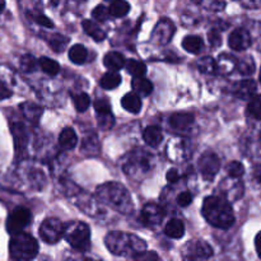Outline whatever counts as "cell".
<instances>
[{"instance_id":"1","label":"cell","mask_w":261,"mask_h":261,"mask_svg":"<svg viewBox=\"0 0 261 261\" xmlns=\"http://www.w3.org/2000/svg\"><path fill=\"white\" fill-rule=\"evenodd\" d=\"M203 216L211 226L217 228H229L234 223L233 209L228 201L219 196H209L204 200Z\"/></svg>"},{"instance_id":"2","label":"cell","mask_w":261,"mask_h":261,"mask_svg":"<svg viewBox=\"0 0 261 261\" xmlns=\"http://www.w3.org/2000/svg\"><path fill=\"white\" fill-rule=\"evenodd\" d=\"M105 242H106L107 249L117 256H130V255L137 256L147 249L144 240L133 233H125V232H110L107 233Z\"/></svg>"},{"instance_id":"3","label":"cell","mask_w":261,"mask_h":261,"mask_svg":"<svg viewBox=\"0 0 261 261\" xmlns=\"http://www.w3.org/2000/svg\"><path fill=\"white\" fill-rule=\"evenodd\" d=\"M96 194L102 203H105L119 213L129 214L133 212L134 205H133V199L130 196V193L120 184H103L97 189Z\"/></svg>"},{"instance_id":"4","label":"cell","mask_w":261,"mask_h":261,"mask_svg":"<svg viewBox=\"0 0 261 261\" xmlns=\"http://www.w3.org/2000/svg\"><path fill=\"white\" fill-rule=\"evenodd\" d=\"M9 254L14 261H31L38 254V244L35 237L20 232L13 234L9 242Z\"/></svg>"},{"instance_id":"5","label":"cell","mask_w":261,"mask_h":261,"mask_svg":"<svg viewBox=\"0 0 261 261\" xmlns=\"http://www.w3.org/2000/svg\"><path fill=\"white\" fill-rule=\"evenodd\" d=\"M64 237L78 251H87L91 247V229L84 222H73L64 226Z\"/></svg>"},{"instance_id":"6","label":"cell","mask_w":261,"mask_h":261,"mask_svg":"<svg viewBox=\"0 0 261 261\" xmlns=\"http://www.w3.org/2000/svg\"><path fill=\"white\" fill-rule=\"evenodd\" d=\"M152 157L144 150H137L129 154V160L125 163V171L127 175H135V173H147L152 168Z\"/></svg>"},{"instance_id":"7","label":"cell","mask_w":261,"mask_h":261,"mask_svg":"<svg viewBox=\"0 0 261 261\" xmlns=\"http://www.w3.org/2000/svg\"><path fill=\"white\" fill-rule=\"evenodd\" d=\"M213 255V250L205 241L189 242L182 250V261H208Z\"/></svg>"},{"instance_id":"8","label":"cell","mask_w":261,"mask_h":261,"mask_svg":"<svg viewBox=\"0 0 261 261\" xmlns=\"http://www.w3.org/2000/svg\"><path fill=\"white\" fill-rule=\"evenodd\" d=\"M32 222V214L27 208H19L14 209L12 213L9 214L7 219V231L10 234L20 233L28 224Z\"/></svg>"},{"instance_id":"9","label":"cell","mask_w":261,"mask_h":261,"mask_svg":"<svg viewBox=\"0 0 261 261\" xmlns=\"http://www.w3.org/2000/svg\"><path fill=\"white\" fill-rule=\"evenodd\" d=\"M64 236V224L58 218H47L40 227V237L46 244L54 245Z\"/></svg>"},{"instance_id":"10","label":"cell","mask_w":261,"mask_h":261,"mask_svg":"<svg viewBox=\"0 0 261 261\" xmlns=\"http://www.w3.org/2000/svg\"><path fill=\"white\" fill-rule=\"evenodd\" d=\"M219 168H221V161L216 153L206 152L199 160V170H200L204 180H213L218 173Z\"/></svg>"},{"instance_id":"11","label":"cell","mask_w":261,"mask_h":261,"mask_svg":"<svg viewBox=\"0 0 261 261\" xmlns=\"http://www.w3.org/2000/svg\"><path fill=\"white\" fill-rule=\"evenodd\" d=\"M165 218V211H163L162 206L157 205V204H148L143 208L142 216H140V219H142L143 223L145 226L154 227L158 226L161 222Z\"/></svg>"},{"instance_id":"12","label":"cell","mask_w":261,"mask_h":261,"mask_svg":"<svg viewBox=\"0 0 261 261\" xmlns=\"http://www.w3.org/2000/svg\"><path fill=\"white\" fill-rule=\"evenodd\" d=\"M229 47L234 51H244L250 47L251 45V36L244 28H239V30L233 31L229 36Z\"/></svg>"},{"instance_id":"13","label":"cell","mask_w":261,"mask_h":261,"mask_svg":"<svg viewBox=\"0 0 261 261\" xmlns=\"http://www.w3.org/2000/svg\"><path fill=\"white\" fill-rule=\"evenodd\" d=\"M12 133H13V138H14L15 149H17V152L19 153V154H22V153L24 152L28 143V135H27V132H25V127L23 126L20 122H13Z\"/></svg>"},{"instance_id":"14","label":"cell","mask_w":261,"mask_h":261,"mask_svg":"<svg viewBox=\"0 0 261 261\" xmlns=\"http://www.w3.org/2000/svg\"><path fill=\"white\" fill-rule=\"evenodd\" d=\"M158 28H161V32L155 31L154 32V38L157 40L158 43L161 45H165L168 41L172 38L173 32H175V27H173L172 23L167 19H162L157 25Z\"/></svg>"},{"instance_id":"15","label":"cell","mask_w":261,"mask_h":261,"mask_svg":"<svg viewBox=\"0 0 261 261\" xmlns=\"http://www.w3.org/2000/svg\"><path fill=\"white\" fill-rule=\"evenodd\" d=\"M194 122V115L186 112H177L171 115L170 125L175 130H185L190 127Z\"/></svg>"},{"instance_id":"16","label":"cell","mask_w":261,"mask_h":261,"mask_svg":"<svg viewBox=\"0 0 261 261\" xmlns=\"http://www.w3.org/2000/svg\"><path fill=\"white\" fill-rule=\"evenodd\" d=\"M103 64H105V66L109 69V70L116 71V70H120L122 66H125L126 60H125V58L122 54L112 51V53H109L105 55Z\"/></svg>"},{"instance_id":"17","label":"cell","mask_w":261,"mask_h":261,"mask_svg":"<svg viewBox=\"0 0 261 261\" xmlns=\"http://www.w3.org/2000/svg\"><path fill=\"white\" fill-rule=\"evenodd\" d=\"M256 91V83L252 79L241 81L234 86V94L240 98H249Z\"/></svg>"},{"instance_id":"18","label":"cell","mask_w":261,"mask_h":261,"mask_svg":"<svg viewBox=\"0 0 261 261\" xmlns=\"http://www.w3.org/2000/svg\"><path fill=\"white\" fill-rule=\"evenodd\" d=\"M83 30L89 37H92L94 41H97V42H101V41H103L105 38H106L105 31L102 30L96 22H93V20H83Z\"/></svg>"},{"instance_id":"19","label":"cell","mask_w":261,"mask_h":261,"mask_svg":"<svg viewBox=\"0 0 261 261\" xmlns=\"http://www.w3.org/2000/svg\"><path fill=\"white\" fill-rule=\"evenodd\" d=\"M143 138H144L145 143L150 147H158L163 140L162 130L158 126H148L143 133Z\"/></svg>"},{"instance_id":"20","label":"cell","mask_w":261,"mask_h":261,"mask_svg":"<svg viewBox=\"0 0 261 261\" xmlns=\"http://www.w3.org/2000/svg\"><path fill=\"white\" fill-rule=\"evenodd\" d=\"M78 143V137H76L75 132L71 127H65L63 132L60 133L59 137V144L63 149H73Z\"/></svg>"},{"instance_id":"21","label":"cell","mask_w":261,"mask_h":261,"mask_svg":"<svg viewBox=\"0 0 261 261\" xmlns=\"http://www.w3.org/2000/svg\"><path fill=\"white\" fill-rule=\"evenodd\" d=\"M121 105L126 111L132 112V114H138L142 110V99L135 93L125 94L121 99Z\"/></svg>"},{"instance_id":"22","label":"cell","mask_w":261,"mask_h":261,"mask_svg":"<svg viewBox=\"0 0 261 261\" xmlns=\"http://www.w3.org/2000/svg\"><path fill=\"white\" fill-rule=\"evenodd\" d=\"M165 233L171 239H181L185 233V224L181 219H171L166 224Z\"/></svg>"},{"instance_id":"23","label":"cell","mask_w":261,"mask_h":261,"mask_svg":"<svg viewBox=\"0 0 261 261\" xmlns=\"http://www.w3.org/2000/svg\"><path fill=\"white\" fill-rule=\"evenodd\" d=\"M133 89H134V93L138 96H149L153 91V84L152 82L143 78H134L132 82Z\"/></svg>"},{"instance_id":"24","label":"cell","mask_w":261,"mask_h":261,"mask_svg":"<svg viewBox=\"0 0 261 261\" xmlns=\"http://www.w3.org/2000/svg\"><path fill=\"white\" fill-rule=\"evenodd\" d=\"M182 47L190 54H199L204 47V42L199 36H188L184 38Z\"/></svg>"},{"instance_id":"25","label":"cell","mask_w":261,"mask_h":261,"mask_svg":"<svg viewBox=\"0 0 261 261\" xmlns=\"http://www.w3.org/2000/svg\"><path fill=\"white\" fill-rule=\"evenodd\" d=\"M101 87L105 89H115L121 83V75L116 71H107L101 78Z\"/></svg>"},{"instance_id":"26","label":"cell","mask_w":261,"mask_h":261,"mask_svg":"<svg viewBox=\"0 0 261 261\" xmlns=\"http://www.w3.org/2000/svg\"><path fill=\"white\" fill-rule=\"evenodd\" d=\"M125 66H126L127 73L132 74L134 78H143L145 75V73H147V66H145V64L142 63V61L134 60V59L127 60Z\"/></svg>"},{"instance_id":"27","label":"cell","mask_w":261,"mask_h":261,"mask_svg":"<svg viewBox=\"0 0 261 261\" xmlns=\"http://www.w3.org/2000/svg\"><path fill=\"white\" fill-rule=\"evenodd\" d=\"M130 5L129 3L122 2V0H119V2H112L111 5L109 8V14H111L112 17H124L129 13Z\"/></svg>"},{"instance_id":"28","label":"cell","mask_w":261,"mask_h":261,"mask_svg":"<svg viewBox=\"0 0 261 261\" xmlns=\"http://www.w3.org/2000/svg\"><path fill=\"white\" fill-rule=\"evenodd\" d=\"M69 59L74 64H83L87 59V50L82 45H74L69 50Z\"/></svg>"},{"instance_id":"29","label":"cell","mask_w":261,"mask_h":261,"mask_svg":"<svg viewBox=\"0 0 261 261\" xmlns=\"http://www.w3.org/2000/svg\"><path fill=\"white\" fill-rule=\"evenodd\" d=\"M38 64H40L41 69H42L46 74H48V75H56V74L60 71V65H59L55 60H53V59L41 58Z\"/></svg>"},{"instance_id":"30","label":"cell","mask_w":261,"mask_h":261,"mask_svg":"<svg viewBox=\"0 0 261 261\" xmlns=\"http://www.w3.org/2000/svg\"><path fill=\"white\" fill-rule=\"evenodd\" d=\"M234 66H237L236 59L231 58L228 55H223L219 58V61L217 63V70H222V73H231L234 69Z\"/></svg>"},{"instance_id":"31","label":"cell","mask_w":261,"mask_h":261,"mask_svg":"<svg viewBox=\"0 0 261 261\" xmlns=\"http://www.w3.org/2000/svg\"><path fill=\"white\" fill-rule=\"evenodd\" d=\"M199 70L205 74H213L217 71V61L211 56H204L198 63Z\"/></svg>"},{"instance_id":"32","label":"cell","mask_w":261,"mask_h":261,"mask_svg":"<svg viewBox=\"0 0 261 261\" xmlns=\"http://www.w3.org/2000/svg\"><path fill=\"white\" fill-rule=\"evenodd\" d=\"M247 112H249L250 116H252L254 119L261 120V94L252 97V98L250 99L249 106H247Z\"/></svg>"},{"instance_id":"33","label":"cell","mask_w":261,"mask_h":261,"mask_svg":"<svg viewBox=\"0 0 261 261\" xmlns=\"http://www.w3.org/2000/svg\"><path fill=\"white\" fill-rule=\"evenodd\" d=\"M73 102L74 106H75L76 111L78 112H84L88 110L89 105H91V99L89 96L86 93H78L73 96Z\"/></svg>"},{"instance_id":"34","label":"cell","mask_w":261,"mask_h":261,"mask_svg":"<svg viewBox=\"0 0 261 261\" xmlns=\"http://www.w3.org/2000/svg\"><path fill=\"white\" fill-rule=\"evenodd\" d=\"M69 40L68 37L63 35H54L53 37L50 38V47L53 48L55 53H63L66 48V45H68Z\"/></svg>"},{"instance_id":"35","label":"cell","mask_w":261,"mask_h":261,"mask_svg":"<svg viewBox=\"0 0 261 261\" xmlns=\"http://www.w3.org/2000/svg\"><path fill=\"white\" fill-rule=\"evenodd\" d=\"M94 110L98 116H107L111 115V105L106 98H98L94 102Z\"/></svg>"},{"instance_id":"36","label":"cell","mask_w":261,"mask_h":261,"mask_svg":"<svg viewBox=\"0 0 261 261\" xmlns=\"http://www.w3.org/2000/svg\"><path fill=\"white\" fill-rule=\"evenodd\" d=\"M227 172L232 178H240L241 176H244L245 167L242 163L233 161V162L228 163V166H227Z\"/></svg>"},{"instance_id":"37","label":"cell","mask_w":261,"mask_h":261,"mask_svg":"<svg viewBox=\"0 0 261 261\" xmlns=\"http://www.w3.org/2000/svg\"><path fill=\"white\" fill-rule=\"evenodd\" d=\"M20 68L24 73H32L37 68V60L33 56L25 55L20 59Z\"/></svg>"},{"instance_id":"38","label":"cell","mask_w":261,"mask_h":261,"mask_svg":"<svg viewBox=\"0 0 261 261\" xmlns=\"http://www.w3.org/2000/svg\"><path fill=\"white\" fill-rule=\"evenodd\" d=\"M240 69V73L245 74V75H249V74H252L255 70V64L254 60L251 58H245L237 64Z\"/></svg>"},{"instance_id":"39","label":"cell","mask_w":261,"mask_h":261,"mask_svg":"<svg viewBox=\"0 0 261 261\" xmlns=\"http://www.w3.org/2000/svg\"><path fill=\"white\" fill-rule=\"evenodd\" d=\"M22 109L24 110V115L27 119L36 121V120L40 117L41 109L38 106H35V105H31V103H25V105H23Z\"/></svg>"},{"instance_id":"40","label":"cell","mask_w":261,"mask_h":261,"mask_svg":"<svg viewBox=\"0 0 261 261\" xmlns=\"http://www.w3.org/2000/svg\"><path fill=\"white\" fill-rule=\"evenodd\" d=\"M92 15H93L94 19L98 20V22H106L107 18H109L110 15L109 9H107L106 7H103V5H98V7L94 8Z\"/></svg>"},{"instance_id":"41","label":"cell","mask_w":261,"mask_h":261,"mask_svg":"<svg viewBox=\"0 0 261 261\" xmlns=\"http://www.w3.org/2000/svg\"><path fill=\"white\" fill-rule=\"evenodd\" d=\"M135 261H160V257L154 251H144L135 256Z\"/></svg>"},{"instance_id":"42","label":"cell","mask_w":261,"mask_h":261,"mask_svg":"<svg viewBox=\"0 0 261 261\" xmlns=\"http://www.w3.org/2000/svg\"><path fill=\"white\" fill-rule=\"evenodd\" d=\"M208 37H209V42H211V45L213 46V47H219V46L222 45V36L218 31L216 30L211 31Z\"/></svg>"},{"instance_id":"43","label":"cell","mask_w":261,"mask_h":261,"mask_svg":"<svg viewBox=\"0 0 261 261\" xmlns=\"http://www.w3.org/2000/svg\"><path fill=\"white\" fill-rule=\"evenodd\" d=\"M191 201H193V195H191L190 193H188V191H185V193H181L180 195L177 196V204L180 206H182V208L190 205Z\"/></svg>"},{"instance_id":"44","label":"cell","mask_w":261,"mask_h":261,"mask_svg":"<svg viewBox=\"0 0 261 261\" xmlns=\"http://www.w3.org/2000/svg\"><path fill=\"white\" fill-rule=\"evenodd\" d=\"M33 18H35L36 23H38L40 25H43V27H46V28H53L54 27V23L51 22L50 18L45 17V15L37 14V15H35Z\"/></svg>"},{"instance_id":"45","label":"cell","mask_w":261,"mask_h":261,"mask_svg":"<svg viewBox=\"0 0 261 261\" xmlns=\"http://www.w3.org/2000/svg\"><path fill=\"white\" fill-rule=\"evenodd\" d=\"M10 96H12V92H10V89L8 88V87L5 86L3 82H0V101H2V99L9 98Z\"/></svg>"},{"instance_id":"46","label":"cell","mask_w":261,"mask_h":261,"mask_svg":"<svg viewBox=\"0 0 261 261\" xmlns=\"http://www.w3.org/2000/svg\"><path fill=\"white\" fill-rule=\"evenodd\" d=\"M178 178H180V175H178L177 170H170L167 172V180L170 181L171 184L176 182V181H177Z\"/></svg>"},{"instance_id":"47","label":"cell","mask_w":261,"mask_h":261,"mask_svg":"<svg viewBox=\"0 0 261 261\" xmlns=\"http://www.w3.org/2000/svg\"><path fill=\"white\" fill-rule=\"evenodd\" d=\"M254 178L257 182L261 184V165L256 166V167L254 168Z\"/></svg>"},{"instance_id":"48","label":"cell","mask_w":261,"mask_h":261,"mask_svg":"<svg viewBox=\"0 0 261 261\" xmlns=\"http://www.w3.org/2000/svg\"><path fill=\"white\" fill-rule=\"evenodd\" d=\"M255 244H256V251L259 254L260 259H261V232L256 236V240H255Z\"/></svg>"},{"instance_id":"49","label":"cell","mask_w":261,"mask_h":261,"mask_svg":"<svg viewBox=\"0 0 261 261\" xmlns=\"http://www.w3.org/2000/svg\"><path fill=\"white\" fill-rule=\"evenodd\" d=\"M4 7H5V3H4V2H0V13L3 12V9H4Z\"/></svg>"},{"instance_id":"50","label":"cell","mask_w":261,"mask_h":261,"mask_svg":"<svg viewBox=\"0 0 261 261\" xmlns=\"http://www.w3.org/2000/svg\"><path fill=\"white\" fill-rule=\"evenodd\" d=\"M260 83H261V73H260Z\"/></svg>"}]
</instances>
